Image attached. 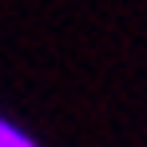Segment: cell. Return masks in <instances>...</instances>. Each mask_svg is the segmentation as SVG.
Here are the masks:
<instances>
[{
  "instance_id": "obj_1",
  "label": "cell",
  "mask_w": 147,
  "mask_h": 147,
  "mask_svg": "<svg viewBox=\"0 0 147 147\" xmlns=\"http://www.w3.org/2000/svg\"><path fill=\"white\" fill-rule=\"evenodd\" d=\"M0 147H36L20 127H12L8 119H0Z\"/></svg>"
}]
</instances>
